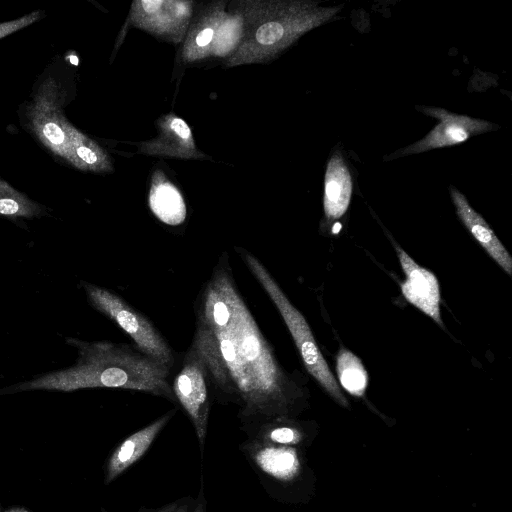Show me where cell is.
Segmentation results:
<instances>
[{"instance_id":"14","label":"cell","mask_w":512,"mask_h":512,"mask_svg":"<svg viewBox=\"0 0 512 512\" xmlns=\"http://www.w3.org/2000/svg\"><path fill=\"white\" fill-rule=\"evenodd\" d=\"M353 191L351 171L340 151H335L326 166L323 208L327 223L331 224L347 212Z\"/></svg>"},{"instance_id":"19","label":"cell","mask_w":512,"mask_h":512,"mask_svg":"<svg viewBox=\"0 0 512 512\" xmlns=\"http://www.w3.org/2000/svg\"><path fill=\"white\" fill-rule=\"evenodd\" d=\"M336 371L339 383L351 395L361 397L368 386V374L361 360L347 349L337 354Z\"/></svg>"},{"instance_id":"18","label":"cell","mask_w":512,"mask_h":512,"mask_svg":"<svg viewBox=\"0 0 512 512\" xmlns=\"http://www.w3.org/2000/svg\"><path fill=\"white\" fill-rule=\"evenodd\" d=\"M149 204L155 216L166 224L178 225L186 217L182 195L161 171H156L153 175Z\"/></svg>"},{"instance_id":"23","label":"cell","mask_w":512,"mask_h":512,"mask_svg":"<svg viewBox=\"0 0 512 512\" xmlns=\"http://www.w3.org/2000/svg\"><path fill=\"white\" fill-rule=\"evenodd\" d=\"M189 508V503L182 502L180 504L170 506L168 512H189Z\"/></svg>"},{"instance_id":"8","label":"cell","mask_w":512,"mask_h":512,"mask_svg":"<svg viewBox=\"0 0 512 512\" xmlns=\"http://www.w3.org/2000/svg\"><path fill=\"white\" fill-rule=\"evenodd\" d=\"M417 109L425 115L438 119V124L419 141L387 156L385 158L387 161L458 145L473 136L498 129V126L490 121L456 114L440 107L418 106Z\"/></svg>"},{"instance_id":"4","label":"cell","mask_w":512,"mask_h":512,"mask_svg":"<svg viewBox=\"0 0 512 512\" xmlns=\"http://www.w3.org/2000/svg\"><path fill=\"white\" fill-rule=\"evenodd\" d=\"M234 249L280 313L306 370L328 393L337 400L345 402L337 380L324 359L304 316L290 302L278 283L257 257L245 248L235 247Z\"/></svg>"},{"instance_id":"16","label":"cell","mask_w":512,"mask_h":512,"mask_svg":"<svg viewBox=\"0 0 512 512\" xmlns=\"http://www.w3.org/2000/svg\"><path fill=\"white\" fill-rule=\"evenodd\" d=\"M242 449L259 471L274 479L290 480L298 472L299 461L293 448L265 444L249 438Z\"/></svg>"},{"instance_id":"3","label":"cell","mask_w":512,"mask_h":512,"mask_svg":"<svg viewBox=\"0 0 512 512\" xmlns=\"http://www.w3.org/2000/svg\"><path fill=\"white\" fill-rule=\"evenodd\" d=\"M243 19V36L228 67L266 63L307 32L331 21L343 5L321 6L312 0H244L233 2Z\"/></svg>"},{"instance_id":"5","label":"cell","mask_w":512,"mask_h":512,"mask_svg":"<svg viewBox=\"0 0 512 512\" xmlns=\"http://www.w3.org/2000/svg\"><path fill=\"white\" fill-rule=\"evenodd\" d=\"M226 5V1L209 3L190 22L180 54L183 62L228 58L235 52L243 36V19L234 7L227 11Z\"/></svg>"},{"instance_id":"10","label":"cell","mask_w":512,"mask_h":512,"mask_svg":"<svg viewBox=\"0 0 512 512\" xmlns=\"http://www.w3.org/2000/svg\"><path fill=\"white\" fill-rule=\"evenodd\" d=\"M62 91L49 79L44 82L31 103L28 115L32 131L56 156L68 161L69 144L63 127Z\"/></svg>"},{"instance_id":"1","label":"cell","mask_w":512,"mask_h":512,"mask_svg":"<svg viewBox=\"0 0 512 512\" xmlns=\"http://www.w3.org/2000/svg\"><path fill=\"white\" fill-rule=\"evenodd\" d=\"M195 314L190 345L207 370L213 397L238 405L244 429L283 416L298 393L296 383L239 293L226 252L199 293Z\"/></svg>"},{"instance_id":"20","label":"cell","mask_w":512,"mask_h":512,"mask_svg":"<svg viewBox=\"0 0 512 512\" xmlns=\"http://www.w3.org/2000/svg\"><path fill=\"white\" fill-rule=\"evenodd\" d=\"M44 213V207L0 179V217L9 219L34 218Z\"/></svg>"},{"instance_id":"6","label":"cell","mask_w":512,"mask_h":512,"mask_svg":"<svg viewBox=\"0 0 512 512\" xmlns=\"http://www.w3.org/2000/svg\"><path fill=\"white\" fill-rule=\"evenodd\" d=\"M89 303L108 317L142 353L173 369L176 354L153 323L112 291L88 282H81Z\"/></svg>"},{"instance_id":"15","label":"cell","mask_w":512,"mask_h":512,"mask_svg":"<svg viewBox=\"0 0 512 512\" xmlns=\"http://www.w3.org/2000/svg\"><path fill=\"white\" fill-rule=\"evenodd\" d=\"M175 412L176 409L168 411L149 425L130 435L115 449L107 464V483L113 481L145 454Z\"/></svg>"},{"instance_id":"25","label":"cell","mask_w":512,"mask_h":512,"mask_svg":"<svg viewBox=\"0 0 512 512\" xmlns=\"http://www.w3.org/2000/svg\"><path fill=\"white\" fill-rule=\"evenodd\" d=\"M168 510H169V507H168V508H165L164 510L159 511V512H168Z\"/></svg>"},{"instance_id":"21","label":"cell","mask_w":512,"mask_h":512,"mask_svg":"<svg viewBox=\"0 0 512 512\" xmlns=\"http://www.w3.org/2000/svg\"><path fill=\"white\" fill-rule=\"evenodd\" d=\"M41 15V11H34L18 19L0 23V39L33 24L42 17Z\"/></svg>"},{"instance_id":"12","label":"cell","mask_w":512,"mask_h":512,"mask_svg":"<svg viewBox=\"0 0 512 512\" xmlns=\"http://www.w3.org/2000/svg\"><path fill=\"white\" fill-rule=\"evenodd\" d=\"M159 136L141 145V152L183 159L203 158L197 149L189 125L174 114H167L157 122Z\"/></svg>"},{"instance_id":"24","label":"cell","mask_w":512,"mask_h":512,"mask_svg":"<svg viewBox=\"0 0 512 512\" xmlns=\"http://www.w3.org/2000/svg\"><path fill=\"white\" fill-rule=\"evenodd\" d=\"M6 512H28V511H26L24 509H21V508H13V509H10V510H8Z\"/></svg>"},{"instance_id":"17","label":"cell","mask_w":512,"mask_h":512,"mask_svg":"<svg viewBox=\"0 0 512 512\" xmlns=\"http://www.w3.org/2000/svg\"><path fill=\"white\" fill-rule=\"evenodd\" d=\"M62 124L69 144L68 163L82 171L103 173L113 170L110 156L99 144L75 128L66 118Z\"/></svg>"},{"instance_id":"11","label":"cell","mask_w":512,"mask_h":512,"mask_svg":"<svg viewBox=\"0 0 512 512\" xmlns=\"http://www.w3.org/2000/svg\"><path fill=\"white\" fill-rule=\"evenodd\" d=\"M395 248L405 274V280L400 285L403 297L443 327L440 312V284L437 277L428 269L418 265L401 247L396 245Z\"/></svg>"},{"instance_id":"13","label":"cell","mask_w":512,"mask_h":512,"mask_svg":"<svg viewBox=\"0 0 512 512\" xmlns=\"http://www.w3.org/2000/svg\"><path fill=\"white\" fill-rule=\"evenodd\" d=\"M450 195L456 213L471 235L490 257L508 274L512 275V258L484 218L476 212L464 194L450 186Z\"/></svg>"},{"instance_id":"9","label":"cell","mask_w":512,"mask_h":512,"mask_svg":"<svg viewBox=\"0 0 512 512\" xmlns=\"http://www.w3.org/2000/svg\"><path fill=\"white\" fill-rule=\"evenodd\" d=\"M193 5V1H134L131 5L130 20L134 26L142 30L177 43L187 33Z\"/></svg>"},{"instance_id":"22","label":"cell","mask_w":512,"mask_h":512,"mask_svg":"<svg viewBox=\"0 0 512 512\" xmlns=\"http://www.w3.org/2000/svg\"><path fill=\"white\" fill-rule=\"evenodd\" d=\"M192 512H206V504H205V499H204L202 490L200 491L196 505Z\"/></svg>"},{"instance_id":"2","label":"cell","mask_w":512,"mask_h":512,"mask_svg":"<svg viewBox=\"0 0 512 512\" xmlns=\"http://www.w3.org/2000/svg\"><path fill=\"white\" fill-rule=\"evenodd\" d=\"M66 342L77 349L78 360L74 366L37 376L0 393L115 388L144 392L176 403L169 381L172 369L134 345L75 338H66Z\"/></svg>"},{"instance_id":"7","label":"cell","mask_w":512,"mask_h":512,"mask_svg":"<svg viewBox=\"0 0 512 512\" xmlns=\"http://www.w3.org/2000/svg\"><path fill=\"white\" fill-rule=\"evenodd\" d=\"M171 388L176 402L191 420L202 450L214 397L207 370L191 345L183 355L181 367L171 382Z\"/></svg>"}]
</instances>
